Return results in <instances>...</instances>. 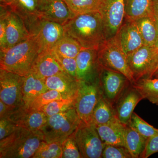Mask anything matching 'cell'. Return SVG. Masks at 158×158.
Here are the masks:
<instances>
[{
	"instance_id": "obj_1",
	"label": "cell",
	"mask_w": 158,
	"mask_h": 158,
	"mask_svg": "<svg viewBox=\"0 0 158 158\" xmlns=\"http://www.w3.org/2000/svg\"><path fill=\"white\" fill-rule=\"evenodd\" d=\"M62 26L65 34L75 40L83 49L98 51L106 40L99 11L75 15Z\"/></svg>"
},
{
	"instance_id": "obj_2",
	"label": "cell",
	"mask_w": 158,
	"mask_h": 158,
	"mask_svg": "<svg viewBox=\"0 0 158 158\" xmlns=\"http://www.w3.org/2000/svg\"><path fill=\"white\" fill-rule=\"evenodd\" d=\"M40 52L36 35L11 48L0 51V69L26 77L30 73L34 60Z\"/></svg>"
},
{
	"instance_id": "obj_3",
	"label": "cell",
	"mask_w": 158,
	"mask_h": 158,
	"mask_svg": "<svg viewBox=\"0 0 158 158\" xmlns=\"http://www.w3.org/2000/svg\"><path fill=\"white\" fill-rule=\"evenodd\" d=\"M43 141L41 131H32L19 127L0 140V158H33Z\"/></svg>"
},
{
	"instance_id": "obj_4",
	"label": "cell",
	"mask_w": 158,
	"mask_h": 158,
	"mask_svg": "<svg viewBox=\"0 0 158 158\" xmlns=\"http://www.w3.org/2000/svg\"><path fill=\"white\" fill-rule=\"evenodd\" d=\"M73 107L48 117L41 131L47 142H62L73 134L81 123Z\"/></svg>"
},
{
	"instance_id": "obj_5",
	"label": "cell",
	"mask_w": 158,
	"mask_h": 158,
	"mask_svg": "<svg viewBox=\"0 0 158 158\" xmlns=\"http://www.w3.org/2000/svg\"><path fill=\"white\" fill-rule=\"evenodd\" d=\"M98 66L118 72L126 77L132 85L135 83L124 53L116 36L106 40L98 50Z\"/></svg>"
},
{
	"instance_id": "obj_6",
	"label": "cell",
	"mask_w": 158,
	"mask_h": 158,
	"mask_svg": "<svg viewBox=\"0 0 158 158\" xmlns=\"http://www.w3.org/2000/svg\"><path fill=\"white\" fill-rule=\"evenodd\" d=\"M127 60L135 82L152 78L158 69V50L144 45L127 56Z\"/></svg>"
},
{
	"instance_id": "obj_7",
	"label": "cell",
	"mask_w": 158,
	"mask_h": 158,
	"mask_svg": "<svg viewBox=\"0 0 158 158\" xmlns=\"http://www.w3.org/2000/svg\"><path fill=\"white\" fill-rule=\"evenodd\" d=\"M102 94L98 77L92 81H80L75 108L82 122L92 124L94 110Z\"/></svg>"
},
{
	"instance_id": "obj_8",
	"label": "cell",
	"mask_w": 158,
	"mask_h": 158,
	"mask_svg": "<svg viewBox=\"0 0 158 158\" xmlns=\"http://www.w3.org/2000/svg\"><path fill=\"white\" fill-rule=\"evenodd\" d=\"M82 158H102L104 144L93 124L81 122L72 134Z\"/></svg>"
},
{
	"instance_id": "obj_9",
	"label": "cell",
	"mask_w": 158,
	"mask_h": 158,
	"mask_svg": "<svg viewBox=\"0 0 158 158\" xmlns=\"http://www.w3.org/2000/svg\"><path fill=\"white\" fill-rule=\"evenodd\" d=\"M98 78L103 95L114 106L126 89L131 85L124 75L102 66H98Z\"/></svg>"
},
{
	"instance_id": "obj_10",
	"label": "cell",
	"mask_w": 158,
	"mask_h": 158,
	"mask_svg": "<svg viewBox=\"0 0 158 158\" xmlns=\"http://www.w3.org/2000/svg\"><path fill=\"white\" fill-rule=\"evenodd\" d=\"M25 77L0 69V99L14 107L23 105V87Z\"/></svg>"
},
{
	"instance_id": "obj_11",
	"label": "cell",
	"mask_w": 158,
	"mask_h": 158,
	"mask_svg": "<svg viewBox=\"0 0 158 158\" xmlns=\"http://www.w3.org/2000/svg\"><path fill=\"white\" fill-rule=\"evenodd\" d=\"M104 25L106 40L116 36L125 17V0H102L99 10Z\"/></svg>"
},
{
	"instance_id": "obj_12",
	"label": "cell",
	"mask_w": 158,
	"mask_h": 158,
	"mask_svg": "<svg viewBox=\"0 0 158 158\" xmlns=\"http://www.w3.org/2000/svg\"><path fill=\"white\" fill-rule=\"evenodd\" d=\"M40 0H14L9 6L19 16L30 35L43 19L40 11Z\"/></svg>"
},
{
	"instance_id": "obj_13",
	"label": "cell",
	"mask_w": 158,
	"mask_h": 158,
	"mask_svg": "<svg viewBox=\"0 0 158 158\" xmlns=\"http://www.w3.org/2000/svg\"><path fill=\"white\" fill-rule=\"evenodd\" d=\"M0 6L1 14L5 18L8 49L27 39L31 35L23 21L9 6Z\"/></svg>"
},
{
	"instance_id": "obj_14",
	"label": "cell",
	"mask_w": 158,
	"mask_h": 158,
	"mask_svg": "<svg viewBox=\"0 0 158 158\" xmlns=\"http://www.w3.org/2000/svg\"><path fill=\"white\" fill-rule=\"evenodd\" d=\"M34 34L39 41L41 52L52 50L65 35V31L62 25L42 19L31 35Z\"/></svg>"
},
{
	"instance_id": "obj_15",
	"label": "cell",
	"mask_w": 158,
	"mask_h": 158,
	"mask_svg": "<svg viewBox=\"0 0 158 158\" xmlns=\"http://www.w3.org/2000/svg\"><path fill=\"white\" fill-rule=\"evenodd\" d=\"M48 118L41 110H32L24 105L15 108L8 117L19 127L32 131H41Z\"/></svg>"
},
{
	"instance_id": "obj_16",
	"label": "cell",
	"mask_w": 158,
	"mask_h": 158,
	"mask_svg": "<svg viewBox=\"0 0 158 158\" xmlns=\"http://www.w3.org/2000/svg\"><path fill=\"white\" fill-rule=\"evenodd\" d=\"M126 20L115 36L128 56L144 45V43L135 21Z\"/></svg>"
},
{
	"instance_id": "obj_17",
	"label": "cell",
	"mask_w": 158,
	"mask_h": 158,
	"mask_svg": "<svg viewBox=\"0 0 158 158\" xmlns=\"http://www.w3.org/2000/svg\"><path fill=\"white\" fill-rule=\"evenodd\" d=\"M143 99L132 84L126 89L115 106L116 116L122 123L128 125L135 108Z\"/></svg>"
},
{
	"instance_id": "obj_18",
	"label": "cell",
	"mask_w": 158,
	"mask_h": 158,
	"mask_svg": "<svg viewBox=\"0 0 158 158\" xmlns=\"http://www.w3.org/2000/svg\"><path fill=\"white\" fill-rule=\"evenodd\" d=\"M97 52L96 50L83 49L78 54L75 59L79 81H92L98 77Z\"/></svg>"
},
{
	"instance_id": "obj_19",
	"label": "cell",
	"mask_w": 158,
	"mask_h": 158,
	"mask_svg": "<svg viewBox=\"0 0 158 158\" xmlns=\"http://www.w3.org/2000/svg\"><path fill=\"white\" fill-rule=\"evenodd\" d=\"M64 72L52 50L40 53L34 60L31 71L35 76L43 80Z\"/></svg>"
},
{
	"instance_id": "obj_20",
	"label": "cell",
	"mask_w": 158,
	"mask_h": 158,
	"mask_svg": "<svg viewBox=\"0 0 158 158\" xmlns=\"http://www.w3.org/2000/svg\"><path fill=\"white\" fill-rule=\"evenodd\" d=\"M40 11L43 19L62 25L76 15L63 0H40Z\"/></svg>"
},
{
	"instance_id": "obj_21",
	"label": "cell",
	"mask_w": 158,
	"mask_h": 158,
	"mask_svg": "<svg viewBox=\"0 0 158 158\" xmlns=\"http://www.w3.org/2000/svg\"><path fill=\"white\" fill-rule=\"evenodd\" d=\"M44 80L48 90H57L72 98L77 97L80 81L65 72L48 77Z\"/></svg>"
},
{
	"instance_id": "obj_22",
	"label": "cell",
	"mask_w": 158,
	"mask_h": 158,
	"mask_svg": "<svg viewBox=\"0 0 158 158\" xmlns=\"http://www.w3.org/2000/svg\"><path fill=\"white\" fill-rule=\"evenodd\" d=\"M95 126L104 144L124 147L125 133L127 126L122 123L117 117L107 123Z\"/></svg>"
},
{
	"instance_id": "obj_23",
	"label": "cell",
	"mask_w": 158,
	"mask_h": 158,
	"mask_svg": "<svg viewBox=\"0 0 158 158\" xmlns=\"http://www.w3.org/2000/svg\"><path fill=\"white\" fill-rule=\"evenodd\" d=\"M48 90L45 80L39 78L30 73L25 77L23 87V102L29 108L33 101L41 94Z\"/></svg>"
},
{
	"instance_id": "obj_24",
	"label": "cell",
	"mask_w": 158,
	"mask_h": 158,
	"mask_svg": "<svg viewBox=\"0 0 158 158\" xmlns=\"http://www.w3.org/2000/svg\"><path fill=\"white\" fill-rule=\"evenodd\" d=\"M125 19L136 21L154 15L152 0H125Z\"/></svg>"
},
{
	"instance_id": "obj_25",
	"label": "cell",
	"mask_w": 158,
	"mask_h": 158,
	"mask_svg": "<svg viewBox=\"0 0 158 158\" xmlns=\"http://www.w3.org/2000/svg\"><path fill=\"white\" fill-rule=\"evenodd\" d=\"M135 21L144 45L154 47L158 35V20L155 15L141 18Z\"/></svg>"
},
{
	"instance_id": "obj_26",
	"label": "cell",
	"mask_w": 158,
	"mask_h": 158,
	"mask_svg": "<svg viewBox=\"0 0 158 158\" xmlns=\"http://www.w3.org/2000/svg\"><path fill=\"white\" fill-rule=\"evenodd\" d=\"M147 138L130 126L127 125L124 136V147L128 151L132 158H140L143 152Z\"/></svg>"
},
{
	"instance_id": "obj_27",
	"label": "cell",
	"mask_w": 158,
	"mask_h": 158,
	"mask_svg": "<svg viewBox=\"0 0 158 158\" xmlns=\"http://www.w3.org/2000/svg\"><path fill=\"white\" fill-rule=\"evenodd\" d=\"M116 117L115 106L102 94L94 110L92 124L95 126L105 124Z\"/></svg>"
},
{
	"instance_id": "obj_28",
	"label": "cell",
	"mask_w": 158,
	"mask_h": 158,
	"mask_svg": "<svg viewBox=\"0 0 158 158\" xmlns=\"http://www.w3.org/2000/svg\"><path fill=\"white\" fill-rule=\"evenodd\" d=\"M132 85L144 99L158 106V78L140 79Z\"/></svg>"
},
{
	"instance_id": "obj_29",
	"label": "cell",
	"mask_w": 158,
	"mask_h": 158,
	"mask_svg": "<svg viewBox=\"0 0 158 158\" xmlns=\"http://www.w3.org/2000/svg\"><path fill=\"white\" fill-rule=\"evenodd\" d=\"M83 48L75 40L65 34L52 51L55 53L67 58L75 59Z\"/></svg>"
},
{
	"instance_id": "obj_30",
	"label": "cell",
	"mask_w": 158,
	"mask_h": 158,
	"mask_svg": "<svg viewBox=\"0 0 158 158\" xmlns=\"http://www.w3.org/2000/svg\"><path fill=\"white\" fill-rule=\"evenodd\" d=\"M75 15L99 11L102 0H63Z\"/></svg>"
},
{
	"instance_id": "obj_31",
	"label": "cell",
	"mask_w": 158,
	"mask_h": 158,
	"mask_svg": "<svg viewBox=\"0 0 158 158\" xmlns=\"http://www.w3.org/2000/svg\"><path fill=\"white\" fill-rule=\"evenodd\" d=\"M62 142L42 141L33 158H62Z\"/></svg>"
},
{
	"instance_id": "obj_32",
	"label": "cell",
	"mask_w": 158,
	"mask_h": 158,
	"mask_svg": "<svg viewBox=\"0 0 158 158\" xmlns=\"http://www.w3.org/2000/svg\"><path fill=\"white\" fill-rule=\"evenodd\" d=\"M77 98L60 99L51 102L41 109L48 117L75 107Z\"/></svg>"
},
{
	"instance_id": "obj_33",
	"label": "cell",
	"mask_w": 158,
	"mask_h": 158,
	"mask_svg": "<svg viewBox=\"0 0 158 158\" xmlns=\"http://www.w3.org/2000/svg\"><path fill=\"white\" fill-rule=\"evenodd\" d=\"M72 98L53 90H48L36 98L30 106L32 110H41L44 106L51 102L60 99Z\"/></svg>"
},
{
	"instance_id": "obj_34",
	"label": "cell",
	"mask_w": 158,
	"mask_h": 158,
	"mask_svg": "<svg viewBox=\"0 0 158 158\" xmlns=\"http://www.w3.org/2000/svg\"><path fill=\"white\" fill-rule=\"evenodd\" d=\"M141 134L148 138L151 136H158V129L148 124L135 113H133L128 124Z\"/></svg>"
},
{
	"instance_id": "obj_35",
	"label": "cell",
	"mask_w": 158,
	"mask_h": 158,
	"mask_svg": "<svg viewBox=\"0 0 158 158\" xmlns=\"http://www.w3.org/2000/svg\"><path fill=\"white\" fill-rule=\"evenodd\" d=\"M62 158H81L80 150L72 135L65 139L62 143Z\"/></svg>"
},
{
	"instance_id": "obj_36",
	"label": "cell",
	"mask_w": 158,
	"mask_h": 158,
	"mask_svg": "<svg viewBox=\"0 0 158 158\" xmlns=\"http://www.w3.org/2000/svg\"><path fill=\"white\" fill-rule=\"evenodd\" d=\"M102 158H132V157L124 146L105 144Z\"/></svg>"
},
{
	"instance_id": "obj_37",
	"label": "cell",
	"mask_w": 158,
	"mask_h": 158,
	"mask_svg": "<svg viewBox=\"0 0 158 158\" xmlns=\"http://www.w3.org/2000/svg\"><path fill=\"white\" fill-rule=\"evenodd\" d=\"M54 53L57 60L60 63L62 68L65 72L74 78L78 80L77 77V65L76 59L62 56L55 53L54 52Z\"/></svg>"
},
{
	"instance_id": "obj_38",
	"label": "cell",
	"mask_w": 158,
	"mask_h": 158,
	"mask_svg": "<svg viewBox=\"0 0 158 158\" xmlns=\"http://www.w3.org/2000/svg\"><path fill=\"white\" fill-rule=\"evenodd\" d=\"M19 127L9 118H0V140L9 136Z\"/></svg>"
},
{
	"instance_id": "obj_39",
	"label": "cell",
	"mask_w": 158,
	"mask_h": 158,
	"mask_svg": "<svg viewBox=\"0 0 158 158\" xmlns=\"http://www.w3.org/2000/svg\"><path fill=\"white\" fill-rule=\"evenodd\" d=\"M158 152V136H154L147 138L145 148L140 158H148Z\"/></svg>"
},
{
	"instance_id": "obj_40",
	"label": "cell",
	"mask_w": 158,
	"mask_h": 158,
	"mask_svg": "<svg viewBox=\"0 0 158 158\" xmlns=\"http://www.w3.org/2000/svg\"><path fill=\"white\" fill-rule=\"evenodd\" d=\"M0 51L7 49V37L6 34V24L4 15H0Z\"/></svg>"
},
{
	"instance_id": "obj_41",
	"label": "cell",
	"mask_w": 158,
	"mask_h": 158,
	"mask_svg": "<svg viewBox=\"0 0 158 158\" xmlns=\"http://www.w3.org/2000/svg\"><path fill=\"white\" fill-rule=\"evenodd\" d=\"M16 108L9 106L0 100V118H8Z\"/></svg>"
},
{
	"instance_id": "obj_42",
	"label": "cell",
	"mask_w": 158,
	"mask_h": 158,
	"mask_svg": "<svg viewBox=\"0 0 158 158\" xmlns=\"http://www.w3.org/2000/svg\"><path fill=\"white\" fill-rule=\"evenodd\" d=\"M154 14L158 20V0H152Z\"/></svg>"
},
{
	"instance_id": "obj_43",
	"label": "cell",
	"mask_w": 158,
	"mask_h": 158,
	"mask_svg": "<svg viewBox=\"0 0 158 158\" xmlns=\"http://www.w3.org/2000/svg\"><path fill=\"white\" fill-rule=\"evenodd\" d=\"M14 0H0L1 6H9L13 3Z\"/></svg>"
},
{
	"instance_id": "obj_44",
	"label": "cell",
	"mask_w": 158,
	"mask_h": 158,
	"mask_svg": "<svg viewBox=\"0 0 158 158\" xmlns=\"http://www.w3.org/2000/svg\"><path fill=\"white\" fill-rule=\"evenodd\" d=\"M152 78H158V70L154 74Z\"/></svg>"
},
{
	"instance_id": "obj_45",
	"label": "cell",
	"mask_w": 158,
	"mask_h": 158,
	"mask_svg": "<svg viewBox=\"0 0 158 158\" xmlns=\"http://www.w3.org/2000/svg\"><path fill=\"white\" fill-rule=\"evenodd\" d=\"M155 48L157 49L158 50V35L157 39L155 45Z\"/></svg>"
},
{
	"instance_id": "obj_46",
	"label": "cell",
	"mask_w": 158,
	"mask_h": 158,
	"mask_svg": "<svg viewBox=\"0 0 158 158\" xmlns=\"http://www.w3.org/2000/svg\"><path fill=\"white\" fill-rule=\"evenodd\" d=\"M158 70H157V71H158Z\"/></svg>"
}]
</instances>
